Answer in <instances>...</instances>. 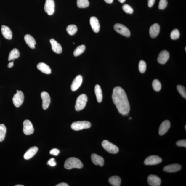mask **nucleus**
Returning <instances> with one entry per match:
<instances>
[{"mask_svg":"<svg viewBox=\"0 0 186 186\" xmlns=\"http://www.w3.org/2000/svg\"><path fill=\"white\" fill-rule=\"evenodd\" d=\"M56 186H69V185L65 183H61L56 185Z\"/></svg>","mask_w":186,"mask_h":186,"instance_id":"79ce46f5","label":"nucleus"},{"mask_svg":"<svg viewBox=\"0 0 186 186\" xmlns=\"http://www.w3.org/2000/svg\"><path fill=\"white\" fill-rule=\"evenodd\" d=\"M147 182L150 186H159L161 183V180L158 177L151 174L148 177Z\"/></svg>","mask_w":186,"mask_h":186,"instance_id":"ddd939ff","label":"nucleus"},{"mask_svg":"<svg viewBox=\"0 0 186 186\" xmlns=\"http://www.w3.org/2000/svg\"><path fill=\"white\" fill-rule=\"evenodd\" d=\"M86 49V46L84 45L78 46L76 49L73 52V55L75 57L80 55L84 52Z\"/></svg>","mask_w":186,"mask_h":186,"instance_id":"cd10ccee","label":"nucleus"},{"mask_svg":"<svg viewBox=\"0 0 186 186\" xmlns=\"http://www.w3.org/2000/svg\"><path fill=\"white\" fill-rule=\"evenodd\" d=\"M66 30L69 34L73 35L77 32V27L75 25H71L67 27Z\"/></svg>","mask_w":186,"mask_h":186,"instance_id":"c756f323","label":"nucleus"},{"mask_svg":"<svg viewBox=\"0 0 186 186\" xmlns=\"http://www.w3.org/2000/svg\"><path fill=\"white\" fill-rule=\"evenodd\" d=\"M82 82V77L81 76L79 75L76 77L71 84V88L72 91H75L78 90L81 85Z\"/></svg>","mask_w":186,"mask_h":186,"instance_id":"4468645a","label":"nucleus"},{"mask_svg":"<svg viewBox=\"0 0 186 186\" xmlns=\"http://www.w3.org/2000/svg\"><path fill=\"white\" fill-rule=\"evenodd\" d=\"M177 145L179 147H186V140H182L177 142L176 143Z\"/></svg>","mask_w":186,"mask_h":186,"instance_id":"4c0bfd02","label":"nucleus"},{"mask_svg":"<svg viewBox=\"0 0 186 186\" xmlns=\"http://www.w3.org/2000/svg\"><path fill=\"white\" fill-rule=\"evenodd\" d=\"M106 3L108 4H111L113 3V0H104Z\"/></svg>","mask_w":186,"mask_h":186,"instance_id":"c03bdc74","label":"nucleus"},{"mask_svg":"<svg viewBox=\"0 0 186 186\" xmlns=\"http://www.w3.org/2000/svg\"><path fill=\"white\" fill-rule=\"evenodd\" d=\"M91 126V124L89 122L86 121H78L73 122L71 125V128L75 131H79L88 129Z\"/></svg>","mask_w":186,"mask_h":186,"instance_id":"20e7f679","label":"nucleus"},{"mask_svg":"<svg viewBox=\"0 0 186 186\" xmlns=\"http://www.w3.org/2000/svg\"><path fill=\"white\" fill-rule=\"evenodd\" d=\"M24 94L22 92L17 90L16 94L14 95L12 98L15 106L16 107H20L24 102Z\"/></svg>","mask_w":186,"mask_h":186,"instance_id":"423d86ee","label":"nucleus"},{"mask_svg":"<svg viewBox=\"0 0 186 186\" xmlns=\"http://www.w3.org/2000/svg\"><path fill=\"white\" fill-rule=\"evenodd\" d=\"M102 145L103 148L108 153L111 154H116L119 151L118 147L113 144L110 142L108 141L105 140L103 141Z\"/></svg>","mask_w":186,"mask_h":186,"instance_id":"39448f33","label":"nucleus"},{"mask_svg":"<svg viewBox=\"0 0 186 186\" xmlns=\"http://www.w3.org/2000/svg\"><path fill=\"white\" fill-rule=\"evenodd\" d=\"M109 182L113 186H119L121 185V179L119 177L112 176L109 179Z\"/></svg>","mask_w":186,"mask_h":186,"instance_id":"a878e982","label":"nucleus"},{"mask_svg":"<svg viewBox=\"0 0 186 186\" xmlns=\"http://www.w3.org/2000/svg\"><path fill=\"white\" fill-rule=\"evenodd\" d=\"M181 166L177 164L169 165L164 167L163 170L166 172L169 173L175 172L180 170Z\"/></svg>","mask_w":186,"mask_h":186,"instance_id":"f3484780","label":"nucleus"},{"mask_svg":"<svg viewBox=\"0 0 186 186\" xmlns=\"http://www.w3.org/2000/svg\"><path fill=\"white\" fill-rule=\"evenodd\" d=\"M167 5L168 1L167 0H160L158 8L160 9H164L166 8Z\"/></svg>","mask_w":186,"mask_h":186,"instance_id":"e433bc0d","label":"nucleus"},{"mask_svg":"<svg viewBox=\"0 0 186 186\" xmlns=\"http://www.w3.org/2000/svg\"><path fill=\"white\" fill-rule=\"evenodd\" d=\"M185 51H186V47L185 48Z\"/></svg>","mask_w":186,"mask_h":186,"instance_id":"8fccbe9b","label":"nucleus"},{"mask_svg":"<svg viewBox=\"0 0 186 186\" xmlns=\"http://www.w3.org/2000/svg\"><path fill=\"white\" fill-rule=\"evenodd\" d=\"M15 186H24V185H15Z\"/></svg>","mask_w":186,"mask_h":186,"instance_id":"49530a36","label":"nucleus"},{"mask_svg":"<svg viewBox=\"0 0 186 186\" xmlns=\"http://www.w3.org/2000/svg\"><path fill=\"white\" fill-rule=\"evenodd\" d=\"M60 153V151L57 149H53L50 151V154L52 155L57 156Z\"/></svg>","mask_w":186,"mask_h":186,"instance_id":"ea45409f","label":"nucleus"},{"mask_svg":"<svg viewBox=\"0 0 186 186\" xmlns=\"http://www.w3.org/2000/svg\"><path fill=\"white\" fill-rule=\"evenodd\" d=\"M94 91L97 101L99 103L101 102H102L103 98L102 93L100 86L98 84H97L95 86Z\"/></svg>","mask_w":186,"mask_h":186,"instance_id":"393cba45","label":"nucleus"},{"mask_svg":"<svg viewBox=\"0 0 186 186\" xmlns=\"http://www.w3.org/2000/svg\"><path fill=\"white\" fill-rule=\"evenodd\" d=\"M177 89L181 96L184 98H186V92L185 88L184 86L181 85H178L177 86Z\"/></svg>","mask_w":186,"mask_h":186,"instance_id":"f704fd0d","label":"nucleus"},{"mask_svg":"<svg viewBox=\"0 0 186 186\" xmlns=\"http://www.w3.org/2000/svg\"><path fill=\"white\" fill-rule=\"evenodd\" d=\"M64 167L65 169L70 170L73 168H81L83 164L81 161L75 157L70 158L67 159L65 163Z\"/></svg>","mask_w":186,"mask_h":186,"instance_id":"f03ea898","label":"nucleus"},{"mask_svg":"<svg viewBox=\"0 0 186 186\" xmlns=\"http://www.w3.org/2000/svg\"><path fill=\"white\" fill-rule=\"evenodd\" d=\"M91 159L93 163L96 165L102 166L104 164L103 158L96 154H93L91 156Z\"/></svg>","mask_w":186,"mask_h":186,"instance_id":"aec40b11","label":"nucleus"},{"mask_svg":"<svg viewBox=\"0 0 186 186\" xmlns=\"http://www.w3.org/2000/svg\"><path fill=\"white\" fill-rule=\"evenodd\" d=\"M122 9L127 13L132 14L134 12V10L131 6L128 4H124L122 6Z\"/></svg>","mask_w":186,"mask_h":186,"instance_id":"c9c22d12","label":"nucleus"},{"mask_svg":"<svg viewBox=\"0 0 186 186\" xmlns=\"http://www.w3.org/2000/svg\"><path fill=\"white\" fill-rule=\"evenodd\" d=\"M24 39L27 45L31 48H35L36 42L34 39L30 35L27 34L25 36Z\"/></svg>","mask_w":186,"mask_h":186,"instance_id":"b1692460","label":"nucleus"},{"mask_svg":"<svg viewBox=\"0 0 186 186\" xmlns=\"http://www.w3.org/2000/svg\"><path fill=\"white\" fill-rule=\"evenodd\" d=\"M38 69L41 72L46 74H50L51 73V70L48 65L43 62L39 63L37 65Z\"/></svg>","mask_w":186,"mask_h":186,"instance_id":"5701e85b","label":"nucleus"},{"mask_svg":"<svg viewBox=\"0 0 186 186\" xmlns=\"http://www.w3.org/2000/svg\"><path fill=\"white\" fill-rule=\"evenodd\" d=\"M6 132V128L5 125L0 124V142L5 139Z\"/></svg>","mask_w":186,"mask_h":186,"instance_id":"c85d7f7f","label":"nucleus"},{"mask_svg":"<svg viewBox=\"0 0 186 186\" xmlns=\"http://www.w3.org/2000/svg\"><path fill=\"white\" fill-rule=\"evenodd\" d=\"M155 0H148V5L149 7H151L155 3Z\"/></svg>","mask_w":186,"mask_h":186,"instance_id":"a19ab883","label":"nucleus"},{"mask_svg":"<svg viewBox=\"0 0 186 186\" xmlns=\"http://www.w3.org/2000/svg\"><path fill=\"white\" fill-rule=\"evenodd\" d=\"M88 101L87 96L83 94L78 97L76 102L75 108L76 111H80L83 110L86 107Z\"/></svg>","mask_w":186,"mask_h":186,"instance_id":"7ed1b4c3","label":"nucleus"},{"mask_svg":"<svg viewBox=\"0 0 186 186\" xmlns=\"http://www.w3.org/2000/svg\"><path fill=\"white\" fill-rule=\"evenodd\" d=\"M50 42L52 45L53 51L58 54H61L62 52V48L60 44L53 39H50Z\"/></svg>","mask_w":186,"mask_h":186,"instance_id":"a211bd4d","label":"nucleus"},{"mask_svg":"<svg viewBox=\"0 0 186 186\" xmlns=\"http://www.w3.org/2000/svg\"><path fill=\"white\" fill-rule=\"evenodd\" d=\"M41 98L43 100L42 107L44 110L47 109L50 102V98L49 94L47 92H43L41 93Z\"/></svg>","mask_w":186,"mask_h":186,"instance_id":"9b49d317","label":"nucleus"},{"mask_svg":"<svg viewBox=\"0 0 186 186\" xmlns=\"http://www.w3.org/2000/svg\"><path fill=\"white\" fill-rule=\"evenodd\" d=\"M118 1H119L121 3H123L126 1V0H118Z\"/></svg>","mask_w":186,"mask_h":186,"instance_id":"a18cd8bd","label":"nucleus"},{"mask_svg":"<svg viewBox=\"0 0 186 186\" xmlns=\"http://www.w3.org/2000/svg\"><path fill=\"white\" fill-rule=\"evenodd\" d=\"M20 55V52L17 48H14L10 52L8 57V60L9 61L14 60V59L18 58Z\"/></svg>","mask_w":186,"mask_h":186,"instance_id":"bb28decb","label":"nucleus"},{"mask_svg":"<svg viewBox=\"0 0 186 186\" xmlns=\"http://www.w3.org/2000/svg\"><path fill=\"white\" fill-rule=\"evenodd\" d=\"M55 3L54 0H46L44 9L48 15H52L54 12Z\"/></svg>","mask_w":186,"mask_h":186,"instance_id":"1a4fd4ad","label":"nucleus"},{"mask_svg":"<svg viewBox=\"0 0 186 186\" xmlns=\"http://www.w3.org/2000/svg\"><path fill=\"white\" fill-rule=\"evenodd\" d=\"M77 5L79 8H85L88 7L89 3L88 0H77Z\"/></svg>","mask_w":186,"mask_h":186,"instance_id":"7c9ffc66","label":"nucleus"},{"mask_svg":"<svg viewBox=\"0 0 186 186\" xmlns=\"http://www.w3.org/2000/svg\"><path fill=\"white\" fill-rule=\"evenodd\" d=\"M90 25L94 32L97 33L100 30V25L99 20L96 17H92L90 18Z\"/></svg>","mask_w":186,"mask_h":186,"instance_id":"2eb2a0df","label":"nucleus"},{"mask_svg":"<svg viewBox=\"0 0 186 186\" xmlns=\"http://www.w3.org/2000/svg\"><path fill=\"white\" fill-rule=\"evenodd\" d=\"M139 69L140 72L141 73H144L146 70L147 65L144 61H140L139 64Z\"/></svg>","mask_w":186,"mask_h":186,"instance_id":"473e14b6","label":"nucleus"},{"mask_svg":"<svg viewBox=\"0 0 186 186\" xmlns=\"http://www.w3.org/2000/svg\"><path fill=\"white\" fill-rule=\"evenodd\" d=\"M114 28L117 33L126 37L130 36L131 33L128 28L124 25L120 24H116L114 25Z\"/></svg>","mask_w":186,"mask_h":186,"instance_id":"0eeeda50","label":"nucleus"},{"mask_svg":"<svg viewBox=\"0 0 186 186\" xmlns=\"http://www.w3.org/2000/svg\"><path fill=\"white\" fill-rule=\"evenodd\" d=\"M1 31L2 34L4 38L7 39H12V34L11 29L9 27L3 25L1 26Z\"/></svg>","mask_w":186,"mask_h":186,"instance_id":"4be33fe9","label":"nucleus"},{"mask_svg":"<svg viewBox=\"0 0 186 186\" xmlns=\"http://www.w3.org/2000/svg\"><path fill=\"white\" fill-rule=\"evenodd\" d=\"M38 151V149L36 147H33L30 148L24 154V159L28 160L31 159L35 155Z\"/></svg>","mask_w":186,"mask_h":186,"instance_id":"412c9836","label":"nucleus"},{"mask_svg":"<svg viewBox=\"0 0 186 186\" xmlns=\"http://www.w3.org/2000/svg\"><path fill=\"white\" fill-rule=\"evenodd\" d=\"M112 99L119 113L123 115H127L130 111V106L124 90L119 86L114 88Z\"/></svg>","mask_w":186,"mask_h":186,"instance_id":"f257e3e1","label":"nucleus"},{"mask_svg":"<svg viewBox=\"0 0 186 186\" xmlns=\"http://www.w3.org/2000/svg\"><path fill=\"white\" fill-rule=\"evenodd\" d=\"M179 36H180V33L177 29H174L171 32V39L173 40H176L178 39Z\"/></svg>","mask_w":186,"mask_h":186,"instance_id":"72a5a7b5","label":"nucleus"},{"mask_svg":"<svg viewBox=\"0 0 186 186\" xmlns=\"http://www.w3.org/2000/svg\"><path fill=\"white\" fill-rule=\"evenodd\" d=\"M162 162L161 158L156 155H151L149 156L144 161L145 165H155L160 164Z\"/></svg>","mask_w":186,"mask_h":186,"instance_id":"6e6552de","label":"nucleus"},{"mask_svg":"<svg viewBox=\"0 0 186 186\" xmlns=\"http://www.w3.org/2000/svg\"><path fill=\"white\" fill-rule=\"evenodd\" d=\"M160 31V27L158 24H155L150 27L149 33L150 36L153 38H155L159 34Z\"/></svg>","mask_w":186,"mask_h":186,"instance_id":"6ab92c4d","label":"nucleus"},{"mask_svg":"<svg viewBox=\"0 0 186 186\" xmlns=\"http://www.w3.org/2000/svg\"><path fill=\"white\" fill-rule=\"evenodd\" d=\"M34 128L32 124L29 120H25L23 122V131L26 135L32 134L34 132Z\"/></svg>","mask_w":186,"mask_h":186,"instance_id":"9d476101","label":"nucleus"},{"mask_svg":"<svg viewBox=\"0 0 186 186\" xmlns=\"http://www.w3.org/2000/svg\"><path fill=\"white\" fill-rule=\"evenodd\" d=\"M185 129L186 130V125L185 126Z\"/></svg>","mask_w":186,"mask_h":186,"instance_id":"09e8293b","label":"nucleus"},{"mask_svg":"<svg viewBox=\"0 0 186 186\" xmlns=\"http://www.w3.org/2000/svg\"><path fill=\"white\" fill-rule=\"evenodd\" d=\"M170 122L169 120H165L161 124L159 129V134L161 136L164 135L170 127Z\"/></svg>","mask_w":186,"mask_h":186,"instance_id":"dca6fc26","label":"nucleus"},{"mask_svg":"<svg viewBox=\"0 0 186 186\" xmlns=\"http://www.w3.org/2000/svg\"><path fill=\"white\" fill-rule=\"evenodd\" d=\"M170 57V54L167 51L164 50L161 52L158 58V62L160 64H164Z\"/></svg>","mask_w":186,"mask_h":186,"instance_id":"f8f14e48","label":"nucleus"},{"mask_svg":"<svg viewBox=\"0 0 186 186\" xmlns=\"http://www.w3.org/2000/svg\"><path fill=\"white\" fill-rule=\"evenodd\" d=\"M152 86L154 90L156 92H159L161 88V84L159 80L155 79L153 80Z\"/></svg>","mask_w":186,"mask_h":186,"instance_id":"2f4dec72","label":"nucleus"},{"mask_svg":"<svg viewBox=\"0 0 186 186\" xmlns=\"http://www.w3.org/2000/svg\"><path fill=\"white\" fill-rule=\"evenodd\" d=\"M132 119V118L131 117H130L129 118V120H131V119Z\"/></svg>","mask_w":186,"mask_h":186,"instance_id":"de8ad7c7","label":"nucleus"},{"mask_svg":"<svg viewBox=\"0 0 186 186\" xmlns=\"http://www.w3.org/2000/svg\"><path fill=\"white\" fill-rule=\"evenodd\" d=\"M14 65V63L13 62H10L9 63V64L8 65V67L10 68H11Z\"/></svg>","mask_w":186,"mask_h":186,"instance_id":"37998d69","label":"nucleus"},{"mask_svg":"<svg viewBox=\"0 0 186 186\" xmlns=\"http://www.w3.org/2000/svg\"><path fill=\"white\" fill-rule=\"evenodd\" d=\"M47 164L51 166H54L56 165L57 163L55 161L54 158H52L49 160Z\"/></svg>","mask_w":186,"mask_h":186,"instance_id":"58836bf2","label":"nucleus"}]
</instances>
